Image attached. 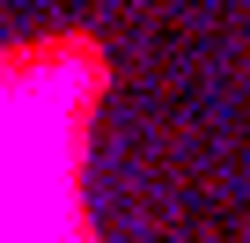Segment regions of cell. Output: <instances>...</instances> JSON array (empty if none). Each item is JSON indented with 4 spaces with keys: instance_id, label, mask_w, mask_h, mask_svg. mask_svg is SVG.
<instances>
[{
    "instance_id": "cell-1",
    "label": "cell",
    "mask_w": 250,
    "mask_h": 243,
    "mask_svg": "<svg viewBox=\"0 0 250 243\" xmlns=\"http://www.w3.org/2000/svg\"><path fill=\"white\" fill-rule=\"evenodd\" d=\"M66 236V103L15 96L0 103V243Z\"/></svg>"
}]
</instances>
